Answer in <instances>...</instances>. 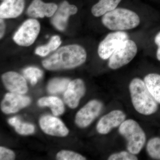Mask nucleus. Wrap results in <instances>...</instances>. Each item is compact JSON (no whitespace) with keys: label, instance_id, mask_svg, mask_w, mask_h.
<instances>
[{"label":"nucleus","instance_id":"24","mask_svg":"<svg viewBox=\"0 0 160 160\" xmlns=\"http://www.w3.org/2000/svg\"><path fill=\"white\" fill-rule=\"evenodd\" d=\"M23 74L26 78L29 80L32 85H34L42 76L43 72L38 68L29 67L24 69Z\"/></svg>","mask_w":160,"mask_h":160},{"label":"nucleus","instance_id":"3","mask_svg":"<svg viewBox=\"0 0 160 160\" xmlns=\"http://www.w3.org/2000/svg\"><path fill=\"white\" fill-rule=\"evenodd\" d=\"M103 25L114 31L134 29L139 25L140 18L135 12L124 8H116L107 12L102 19Z\"/></svg>","mask_w":160,"mask_h":160},{"label":"nucleus","instance_id":"18","mask_svg":"<svg viewBox=\"0 0 160 160\" xmlns=\"http://www.w3.org/2000/svg\"><path fill=\"white\" fill-rule=\"evenodd\" d=\"M122 0H99L91 9V12L96 17L102 16L117 8Z\"/></svg>","mask_w":160,"mask_h":160},{"label":"nucleus","instance_id":"13","mask_svg":"<svg viewBox=\"0 0 160 160\" xmlns=\"http://www.w3.org/2000/svg\"><path fill=\"white\" fill-rule=\"evenodd\" d=\"M77 12L76 6L70 5L67 1H63L52 19V23L56 29L63 31L66 29L69 16Z\"/></svg>","mask_w":160,"mask_h":160},{"label":"nucleus","instance_id":"29","mask_svg":"<svg viewBox=\"0 0 160 160\" xmlns=\"http://www.w3.org/2000/svg\"><path fill=\"white\" fill-rule=\"evenodd\" d=\"M0 24H1V32H0V37L1 38H2L5 34V29H6V25H5V22L3 21V19L1 18V21H0Z\"/></svg>","mask_w":160,"mask_h":160},{"label":"nucleus","instance_id":"16","mask_svg":"<svg viewBox=\"0 0 160 160\" xmlns=\"http://www.w3.org/2000/svg\"><path fill=\"white\" fill-rule=\"evenodd\" d=\"M25 7V0H4L0 6L1 18H15L21 14Z\"/></svg>","mask_w":160,"mask_h":160},{"label":"nucleus","instance_id":"8","mask_svg":"<svg viewBox=\"0 0 160 160\" xmlns=\"http://www.w3.org/2000/svg\"><path fill=\"white\" fill-rule=\"evenodd\" d=\"M102 108V103L100 101H89L78 111L75 117L76 124L80 128L88 127L98 117Z\"/></svg>","mask_w":160,"mask_h":160},{"label":"nucleus","instance_id":"11","mask_svg":"<svg viewBox=\"0 0 160 160\" xmlns=\"http://www.w3.org/2000/svg\"><path fill=\"white\" fill-rule=\"evenodd\" d=\"M31 100L28 97L13 92L6 94L1 103V109L6 114L15 113L30 104Z\"/></svg>","mask_w":160,"mask_h":160},{"label":"nucleus","instance_id":"20","mask_svg":"<svg viewBox=\"0 0 160 160\" xmlns=\"http://www.w3.org/2000/svg\"><path fill=\"white\" fill-rule=\"evenodd\" d=\"M9 125L13 126L16 131L21 135L32 134L35 131V127L32 124L22 122L19 118L15 117L9 118L8 120Z\"/></svg>","mask_w":160,"mask_h":160},{"label":"nucleus","instance_id":"26","mask_svg":"<svg viewBox=\"0 0 160 160\" xmlns=\"http://www.w3.org/2000/svg\"><path fill=\"white\" fill-rule=\"evenodd\" d=\"M109 160H137L138 158L135 155L129 151H122L113 153L109 157Z\"/></svg>","mask_w":160,"mask_h":160},{"label":"nucleus","instance_id":"9","mask_svg":"<svg viewBox=\"0 0 160 160\" xmlns=\"http://www.w3.org/2000/svg\"><path fill=\"white\" fill-rule=\"evenodd\" d=\"M126 118V115L124 112L112 110L100 119L97 126V130L100 134H108L113 128L120 126Z\"/></svg>","mask_w":160,"mask_h":160},{"label":"nucleus","instance_id":"28","mask_svg":"<svg viewBox=\"0 0 160 160\" xmlns=\"http://www.w3.org/2000/svg\"><path fill=\"white\" fill-rule=\"evenodd\" d=\"M155 42L158 46L157 52V58L160 61V31L156 36L154 39Z\"/></svg>","mask_w":160,"mask_h":160},{"label":"nucleus","instance_id":"4","mask_svg":"<svg viewBox=\"0 0 160 160\" xmlns=\"http://www.w3.org/2000/svg\"><path fill=\"white\" fill-rule=\"evenodd\" d=\"M119 132L127 141V149L132 154H138L146 142L145 132L138 123L132 119L125 120L119 126Z\"/></svg>","mask_w":160,"mask_h":160},{"label":"nucleus","instance_id":"1","mask_svg":"<svg viewBox=\"0 0 160 160\" xmlns=\"http://www.w3.org/2000/svg\"><path fill=\"white\" fill-rule=\"evenodd\" d=\"M87 53L82 46L68 45L58 49L42 61L43 66L49 70L70 69L81 66L86 62Z\"/></svg>","mask_w":160,"mask_h":160},{"label":"nucleus","instance_id":"7","mask_svg":"<svg viewBox=\"0 0 160 160\" xmlns=\"http://www.w3.org/2000/svg\"><path fill=\"white\" fill-rule=\"evenodd\" d=\"M129 39V36L125 32L118 31L111 32L100 43L98 53L102 59H109L124 41Z\"/></svg>","mask_w":160,"mask_h":160},{"label":"nucleus","instance_id":"19","mask_svg":"<svg viewBox=\"0 0 160 160\" xmlns=\"http://www.w3.org/2000/svg\"><path fill=\"white\" fill-rule=\"evenodd\" d=\"M144 81L152 96L160 104V75L149 73L145 77Z\"/></svg>","mask_w":160,"mask_h":160},{"label":"nucleus","instance_id":"15","mask_svg":"<svg viewBox=\"0 0 160 160\" xmlns=\"http://www.w3.org/2000/svg\"><path fill=\"white\" fill-rule=\"evenodd\" d=\"M58 7L53 3H45L42 0H32L27 9V13L31 17H50L55 13Z\"/></svg>","mask_w":160,"mask_h":160},{"label":"nucleus","instance_id":"17","mask_svg":"<svg viewBox=\"0 0 160 160\" xmlns=\"http://www.w3.org/2000/svg\"><path fill=\"white\" fill-rule=\"evenodd\" d=\"M38 104L42 107L47 106L49 107L55 116L62 115L65 111V106L62 101L56 97L50 96L41 98L38 101Z\"/></svg>","mask_w":160,"mask_h":160},{"label":"nucleus","instance_id":"25","mask_svg":"<svg viewBox=\"0 0 160 160\" xmlns=\"http://www.w3.org/2000/svg\"><path fill=\"white\" fill-rule=\"evenodd\" d=\"M57 159L59 160H85L86 158L82 155L68 150H62L57 154Z\"/></svg>","mask_w":160,"mask_h":160},{"label":"nucleus","instance_id":"22","mask_svg":"<svg viewBox=\"0 0 160 160\" xmlns=\"http://www.w3.org/2000/svg\"><path fill=\"white\" fill-rule=\"evenodd\" d=\"M70 81L65 78H56L49 82L47 89L50 93L55 94L66 90Z\"/></svg>","mask_w":160,"mask_h":160},{"label":"nucleus","instance_id":"12","mask_svg":"<svg viewBox=\"0 0 160 160\" xmlns=\"http://www.w3.org/2000/svg\"><path fill=\"white\" fill-rule=\"evenodd\" d=\"M40 127L46 134L58 137L66 136L69 133L64 123L59 119L51 116H45L39 121Z\"/></svg>","mask_w":160,"mask_h":160},{"label":"nucleus","instance_id":"14","mask_svg":"<svg viewBox=\"0 0 160 160\" xmlns=\"http://www.w3.org/2000/svg\"><path fill=\"white\" fill-rule=\"evenodd\" d=\"M4 86L10 92L24 94L28 91V86L25 78L15 72H8L2 76Z\"/></svg>","mask_w":160,"mask_h":160},{"label":"nucleus","instance_id":"10","mask_svg":"<svg viewBox=\"0 0 160 160\" xmlns=\"http://www.w3.org/2000/svg\"><path fill=\"white\" fill-rule=\"evenodd\" d=\"M86 92V86L81 79H76L69 82L64 95V100L71 109L77 107L80 100Z\"/></svg>","mask_w":160,"mask_h":160},{"label":"nucleus","instance_id":"6","mask_svg":"<svg viewBox=\"0 0 160 160\" xmlns=\"http://www.w3.org/2000/svg\"><path fill=\"white\" fill-rule=\"evenodd\" d=\"M40 27V23L37 20L34 19L27 20L15 33L13 39L19 46H30L37 38Z\"/></svg>","mask_w":160,"mask_h":160},{"label":"nucleus","instance_id":"5","mask_svg":"<svg viewBox=\"0 0 160 160\" xmlns=\"http://www.w3.org/2000/svg\"><path fill=\"white\" fill-rule=\"evenodd\" d=\"M137 52L138 47L135 42L129 39L126 40L109 58V68L117 69L126 66L134 58Z\"/></svg>","mask_w":160,"mask_h":160},{"label":"nucleus","instance_id":"23","mask_svg":"<svg viewBox=\"0 0 160 160\" xmlns=\"http://www.w3.org/2000/svg\"><path fill=\"white\" fill-rule=\"evenodd\" d=\"M146 150L150 157L160 160V138H154L149 140Z\"/></svg>","mask_w":160,"mask_h":160},{"label":"nucleus","instance_id":"2","mask_svg":"<svg viewBox=\"0 0 160 160\" xmlns=\"http://www.w3.org/2000/svg\"><path fill=\"white\" fill-rule=\"evenodd\" d=\"M129 89L132 105L138 113L150 115L157 111L158 102L149 92L144 81L135 78L130 82Z\"/></svg>","mask_w":160,"mask_h":160},{"label":"nucleus","instance_id":"21","mask_svg":"<svg viewBox=\"0 0 160 160\" xmlns=\"http://www.w3.org/2000/svg\"><path fill=\"white\" fill-rule=\"evenodd\" d=\"M62 43L61 38L58 36H54L51 38L48 44L39 46L36 49V54L40 56L45 57L51 51H54L58 48Z\"/></svg>","mask_w":160,"mask_h":160},{"label":"nucleus","instance_id":"27","mask_svg":"<svg viewBox=\"0 0 160 160\" xmlns=\"http://www.w3.org/2000/svg\"><path fill=\"white\" fill-rule=\"evenodd\" d=\"M15 158V154L13 151L5 147H0V160H12Z\"/></svg>","mask_w":160,"mask_h":160}]
</instances>
